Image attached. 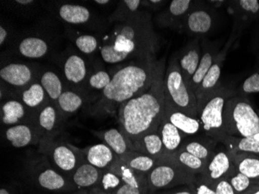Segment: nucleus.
Segmentation results:
<instances>
[{"instance_id":"nucleus-59","label":"nucleus","mask_w":259,"mask_h":194,"mask_svg":"<svg viewBox=\"0 0 259 194\" xmlns=\"http://www.w3.org/2000/svg\"></svg>"},{"instance_id":"nucleus-12","label":"nucleus","mask_w":259,"mask_h":194,"mask_svg":"<svg viewBox=\"0 0 259 194\" xmlns=\"http://www.w3.org/2000/svg\"><path fill=\"white\" fill-rule=\"evenodd\" d=\"M195 4L196 1L193 0H173L157 15L155 21L159 27L180 30L183 20Z\"/></svg>"},{"instance_id":"nucleus-5","label":"nucleus","mask_w":259,"mask_h":194,"mask_svg":"<svg viewBox=\"0 0 259 194\" xmlns=\"http://www.w3.org/2000/svg\"><path fill=\"white\" fill-rule=\"evenodd\" d=\"M227 135L248 138L259 133V116L246 96L234 95L225 103L223 113Z\"/></svg>"},{"instance_id":"nucleus-32","label":"nucleus","mask_w":259,"mask_h":194,"mask_svg":"<svg viewBox=\"0 0 259 194\" xmlns=\"http://www.w3.org/2000/svg\"><path fill=\"white\" fill-rule=\"evenodd\" d=\"M40 83L45 89L49 100L57 103L58 98L64 92L63 83L60 77L55 71H46L40 76Z\"/></svg>"},{"instance_id":"nucleus-15","label":"nucleus","mask_w":259,"mask_h":194,"mask_svg":"<svg viewBox=\"0 0 259 194\" xmlns=\"http://www.w3.org/2000/svg\"><path fill=\"white\" fill-rule=\"evenodd\" d=\"M200 45L202 49L201 59L190 83V87L194 93L199 88V85L201 84L220 52L216 45L206 39H202L200 41Z\"/></svg>"},{"instance_id":"nucleus-29","label":"nucleus","mask_w":259,"mask_h":194,"mask_svg":"<svg viewBox=\"0 0 259 194\" xmlns=\"http://www.w3.org/2000/svg\"><path fill=\"white\" fill-rule=\"evenodd\" d=\"M7 141L14 148H23L31 144L33 139V131L29 125H16L6 131Z\"/></svg>"},{"instance_id":"nucleus-54","label":"nucleus","mask_w":259,"mask_h":194,"mask_svg":"<svg viewBox=\"0 0 259 194\" xmlns=\"http://www.w3.org/2000/svg\"><path fill=\"white\" fill-rule=\"evenodd\" d=\"M94 3L98 4V5L105 6L110 4V1H109V0H96Z\"/></svg>"},{"instance_id":"nucleus-10","label":"nucleus","mask_w":259,"mask_h":194,"mask_svg":"<svg viewBox=\"0 0 259 194\" xmlns=\"http://www.w3.org/2000/svg\"><path fill=\"white\" fill-rule=\"evenodd\" d=\"M239 37L240 35H238V33H234V31L231 32V36L227 42L226 45L217 55L214 62L209 68V71L206 73L201 84L199 85V88L195 93L197 101L204 98L205 96H207L209 93L216 90L221 86L220 79H221L223 66H224L227 55L232 47L233 44Z\"/></svg>"},{"instance_id":"nucleus-8","label":"nucleus","mask_w":259,"mask_h":194,"mask_svg":"<svg viewBox=\"0 0 259 194\" xmlns=\"http://www.w3.org/2000/svg\"><path fill=\"white\" fill-rule=\"evenodd\" d=\"M218 21V10L208 5L206 1H196L194 7L183 20L179 31L199 38L213 31Z\"/></svg>"},{"instance_id":"nucleus-41","label":"nucleus","mask_w":259,"mask_h":194,"mask_svg":"<svg viewBox=\"0 0 259 194\" xmlns=\"http://www.w3.org/2000/svg\"><path fill=\"white\" fill-rule=\"evenodd\" d=\"M75 45L80 52L85 55L94 53L99 46L98 40L93 35H80L75 39Z\"/></svg>"},{"instance_id":"nucleus-50","label":"nucleus","mask_w":259,"mask_h":194,"mask_svg":"<svg viewBox=\"0 0 259 194\" xmlns=\"http://www.w3.org/2000/svg\"><path fill=\"white\" fill-rule=\"evenodd\" d=\"M8 37V31L4 26H0V45L3 46Z\"/></svg>"},{"instance_id":"nucleus-26","label":"nucleus","mask_w":259,"mask_h":194,"mask_svg":"<svg viewBox=\"0 0 259 194\" xmlns=\"http://www.w3.org/2000/svg\"><path fill=\"white\" fill-rule=\"evenodd\" d=\"M58 16L65 23L80 25L90 21L91 13L83 6L63 4L58 8Z\"/></svg>"},{"instance_id":"nucleus-30","label":"nucleus","mask_w":259,"mask_h":194,"mask_svg":"<svg viewBox=\"0 0 259 194\" xmlns=\"http://www.w3.org/2000/svg\"><path fill=\"white\" fill-rule=\"evenodd\" d=\"M121 160L134 171L143 175L149 173L158 161L155 158L135 151H130Z\"/></svg>"},{"instance_id":"nucleus-42","label":"nucleus","mask_w":259,"mask_h":194,"mask_svg":"<svg viewBox=\"0 0 259 194\" xmlns=\"http://www.w3.org/2000/svg\"><path fill=\"white\" fill-rule=\"evenodd\" d=\"M228 180L237 193H242L248 190L251 187L252 181L248 176L238 172L237 169H234V171L229 176Z\"/></svg>"},{"instance_id":"nucleus-47","label":"nucleus","mask_w":259,"mask_h":194,"mask_svg":"<svg viewBox=\"0 0 259 194\" xmlns=\"http://www.w3.org/2000/svg\"><path fill=\"white\" fill-rule=\"evenodd\" d=\"M166 4V1H161V0H148V1H142L141 2L142 7L153 10H159Z\"/></svg>"},{"instance_id":"nucleus-23","label":"nucleus","mask_w":259,"mask_h":194,"mask_svg":"<svg viewBox=\"0 0 259 194\" xmlns=\"http://www.w3.org/2000/svg\"><path fill=\"white\" fill-rule=\"evenodd\" d=\"M108 169L118 175L124 184L129 185L133 187L143 189H148L145 175L140 174L131 169L123 160L116 158V161Z\"/></svg>"},{"instance_id":"nucleus-48","label":"nucleus","mask_w":259,"mask_h":194,"mask_svg":"<svg viewBox=\"0 0 259 194\" xmlns=\"http://www.w3.org/2000/svg\"><path fill=\"white\" fill-rule=\"evenodd\" d=\"M196 194H217L216 191L213 188L205 183L201 180L196 186L194 189Z\"/></svg>"},{"instance_id":"nucleus-18","label":"nucleus","mask_w":259,"mask_h":194,"mask_svg":"<svg viewBox=\"0 0 259 194\" xmlns=\"http://www.w3.org/2000/svg\"><path fill=\"white\" fill-rule=\"evenodd\" d=\"M63 74L65 80L71 84H83L88 79V66L85 60L76 54L70 55L64 62Z\"/></svg>"},{"instance_id":"nucleus-40","label":"nucleus","mask_w":259,"mask_h":194,"mask_svg":"<svg viewBox=\"0 0 259 194\" xmlns=\"http://www.w3.org/2000/svg\"><path fill=\"white\" fill-rule=\"evenodd\" d=\"M122 184H123V182H122L120 176L110 169H107L104 173H103L101 180H100V185H101L103 192L106 193L107 192H112L113 193Z\"/></svg>"},{"instance_id":"nucleus-58","label":"nucleus","mask_w":259,"mask_h":194,"mask_svg":"<svg viewBox=\"0 0 259 194\" xmlns=\"http://www.w3.org/2000/svg\"><path fill=\"white\" fill-rule=\"evenodd\" d=\"M257 114H258V116H259V110H257Z\"/></svg>"},{"instance_id":"nucleus-36","label":"nucleus","mask_w":259,"mask_h":194,"mask_svg":"<svg viewBox=\"0 0 259 194\" xmlns=\"http://www.w3.org/2000/svg\"><path fill=\"white\" fill-rule=\"evenodd\" d=\"M141 0H123L119 3L116 10L110 15V22L115 23L126 21L141 11Z\"/></svg>"},{"instance_id":"nucleus-4","label":"nucleus","mask_w":259,"mask_h":194,"mask_svg":"<svg viewBox=\"0 0 259 194\" xmlns=\"http://www.w3.org/2000/svg\"><path fill=\"white\" fill-rule=\"evenodd\" d=\"M236 95L234 90L220 86L204 98L197 101L198 119L206 136L222 142L227 134L224 128L223 113L225 103Z\"/></svg>"},{"instance_id":"nucleus-11","label":"nucleus","mask_w":259,"mask_h":194,"mask_svg":"<svg viewBox=\"0 0 259 194\" xmlns=\"http://www.w3.org/2000/svg\"><path fill=\"white\" fill-rule=\"evenodd\" d=\"M228 8L234 17L232 31L238 35H241L254 20L259 18L257 0L228 1Z\"/></svg>"},{"instance_id":"nucleus-38","label":"nucleus","mask_w":259,"mask_h":194,"mask_svg":"<svg viewBox=\"0 0 259 194\" xmlns=\"http://www.w3.org/2000/svg\"><path fill=\"white\" fill-rule=\"evenodd\" d=\"M181 148L205 162H206L214 151V145L211 141L205 142L199 140L184 141Z\"/></svg>"},{"instance_id":"nucleus-20","label":"nucleus","mask_w":259,"mask_h":194,"mask_svg":"<svg viewBox=\"0 0 259 194\" xmlns=\"http://www.w3.org/2000/svg\"><path fill=\"white\" fill-rule=\"evenodd\" d=\"M84 152L87 162L101 170L108 169L117 158L111 148L105 143L93 145Z\"/></svg>"},{"instance_id":"nucleus-44","label":"nucleus","mask_w":259,"mask_h":194,"mask_svg":"<svg viewBox=\"0 0 259 194\" xmlns=\"http://www.w3.org/2000/svg\"><path fill=\"white\" fill-rule=\"evenodd\" d=\"M257 93H259V70L243 82L236 95L246 96Z\"/></svg>"},{"instance_id":"nucleus-2","label":"nucleus","mask_w":259,"mask_h":194,"mask_svg":"<svg viewBox=\"0 0 259 194\" xmlns=\"http://www.w3.org/2000/svg\"><path fill=\"white\" fill-rule=\"evenodd\" d=\"M164 71V62L156 58L130 61L116 70L93 107L98 114H113L125 102L148 91Z\"/></svg>"},{"instance_id":"nucleus-53","label":"nucleus","mask_w":259,"mask_h":194,"mask_svg":"<svg viewBox=\"0 0 259 194\" xmlns=\"http://www.w3.org/2000/svg\"><path fill=\"white\" fill-rule=\"evenodd\" d=\"M15 3L18 5L29 6L34 3V1H32V0H17V1H15Z\"/></svg>"},{"instance_id":"nucleus-24","label":"nucleus","mask_w":259,"mask_h":194,"mask_svg":"<svg viewBox=\"0 0 259 194\" xmlns=\"http://www.w3.org/2000/svg\"><path fill=\"white\" fill-rule=\"evenodd\" d=\"M230 154L238 172L248 176L251 180L259 179V156L245 152H230Z\"/></svg>"},{"instance_id":"nucleus-43","label":"nucleus","mask_w":259,"mask_h":194,"mask_svg":"<svg viewBox=\"0 0 259 194\" xmlns=\"http://www.w3.org/2000/svg\"><path fill=\"white\" fill-rule=\"evenodd\" d=\"M112 76L107 71L100 70L95 73L92 74L88 79V84L90 88L93 90H102L107 88L111 81Z\"/></svg>"},{"instance_id":"nucleus-19","label":"nucleus","mask_w":259,"mask_h":194,"mask_svg":"<svg viewBox=\"0 0 259 194\" xmlns=\"http://www.w3.org/2000/svg\"><path fill=\"white\" fill-rule=\"evenodd\" d=\"M162 140L163 145L167 156H171L183 146V140L186 138L183 132L167 119L164 115L158 131Z\"/></svg>"},{"instance_id":"nucleus-57","label":"nucleus","mask_w":259,"mask_h":194,"mask_svg":"<svg viewBox=\"0 0 259 194\" xmlns=\"http://www.w3.org/2000/svg\"><path fill=\"white\" fill-rule=\"evenodd\" d=\"M95 194H107V193H106V192H97V193H95Z\"/></svg>"},{"instance_id":"nucleus-45","label":"nucleus","mask_w":259,"mask_h":194,"mask_svg":"<svg viewBox=\"0 0 259 194\" xmlns=\"http://www.w3.org/2000/svg\"><path fill=\"white\" fill-rule=\"evenodd\" d=\"M217 194H237L228 179H221L215 185Z\"/></svg>"},{"instance_id":"nucleus-3","label":"nucleus","mask_w":259,"mask_h":194,"mask_svg":"<svg viewBox=\"0 0 259 194\" xmlns=\"http://www.w3.org/2000/svg\"><path fill=\"white\" fill-rule=\"evenodd\" d=\"M164 72L143 94L125 102L119 107L120 131L133 151L134 144L142 137L158 132L164 115Z\"/></svg>"},{"instance_id":"nucleus-34","label":"nucleus","mask_w":259,"mask_h":194,"mask_svg":"<svg viewBox=\"0 0 259 194\" xmlns=\"http://www.w3.org/2000/svg\"><path fill=\"white\" fill-rule=\"evenodd\" d=\"M46 96V92L42 85L38 82H33L22 92V103L27 107L35 109L44 104Z\"/></svg>"},{"instance_id":"nucleus-7","label":"nucleus","mask_w":259,"mask_h":194,"mask_svg":"<svg viewBox=\"0 0 259 194\" xmlns=\"http://www.w3.org/2000/svg\"><path fill=\"white\" fill-rule=\"evenodd\" d=\"M148 189L159 190L183 184L196 183V175L187 171L168 156L158 160L149 173L145 175Z\"/></svg>"},{"instance_id":"nucleus-16","label":"nucleus","mask_w":259,"mask_h":194,"mask_svg":"<svg viewBox=\"0 0 259 194\" xmlns=\"http://www.w3.org/2000/svg\"><path fill=\"white\" fill-rule=\"evenodd\" d=\"M164 117L185 135H194L201 129L198 118H192L176 110L164 100Z\"/></svg>"},{"instance_id":"nucleus-46","label":"nucleus","mask_w":259,"mask_h":194,"mask_svg":"<svg viewBox=\"0 0 259 194\" xmlns=\"http://www.w3.org/2000/svg\"><path fill=\"white\" fill-rule=\"evenodd\" d=\"M145 191L143 189L123 183L113 194H145Z\"/></svg>"},{"instance_id":"nucleus-1","label":"nucleus","mask_w":259,"mask_h":194,"mask_svg":"<svg viewBox=\"0 0 259 194\" xmlns=\"http://www.w3.org/2000/svg\"><path fill=\"white\" fill-rule=\"evenodd\" d=\"M159 40L149 13L141 10L121 23H115L100 48L102 58L107 64L156 58Z\"/></svg>"},{"instance_id":"nucleus-35","label":"nucleus","mask_w":259,"mask_h":194,"mask_svg":"<svg viewBox=\"0 0 259 194\" xmlns=\"http://www.w3.org/2000/svg\"><path fill=\"white\" fill-rule=\"evenodd\" d=\"M37 183L49 190H59L66 186V180L62 174L52 168H46L37 175Z\"/></svg>"},{"instance_id":"nucleus-13","label":"nucleus","mask_w":259,"mask_h":194,"mask_svg":"<svg viewBox=\"0 0 259 194\" xmlns=\"http://www.w3.org/2000/svg\"><path fill=\"white\" fill-rule=\"evenodd\" d=\"M200 40L196 37L189 42L176 56L180 71L186 83L190 85L201 59Z\"/></svg>"},{"instance_id":"nucleus-28","label":"nucleus","mask_w":259,"mask_h":194,"mask_svg":"<svg viewBox=\"0 0 259 194\" xmlns=\"http://www.w3.org/2000/svg\"><path fill=\"white\" fill-rule=\"evenodd\" d=\"M221 143L230 152L251 153L259 156V144L253 137L239 138L227 135Z\"/></svg>"},{"instance_id":"nucleus-51","label":"nucleus","mask_w":259,"mask_h":194,"mask_svg":"<svg viewBox=\"0 0 259 194\" xmlns=\"http://www.w3.org/2000/svg\"><path fill=\"white\" fill-rule=\"evenodd\" d=\"M165 194H196V192H195L194 189H189V188H186V189L173 191V192H168V193Z\"/></svg>"},{"instance_id":"nucleus-52","label":"nucleus","mask_w":259,"mask_h":194,"mask_svg":"<svg viewBox=\"0 0 259 194\" xmlns=\"http://www.w3.org/2000/svg\"><path fill=\"white\" fill-rule=\"evenodd\" d=\"M244 194H259V185L251 186Z\"/></svg>"},{"instance_id":"nucleus-27","label":"nucleus","mask_w":259,"mask_h":194,"mask_svg":"<svg viewBox=\"0 0 259 194\" xmlns=\"http://www.w3.org/2000/svg\"><path fill=\"white\" fill-rule=\"evenodd\" d=\"M18 53L24 58H40L49 52V45L44 39L37 37H27L22 39L17 46Z\"/></svg>"},{"instance_id":"nucleus-55","label":"nucleus","mask_w":259,"mask_h":194,"mask_svg":"<svg viewBox=\"0 0 259 194\" xmlns=\"http://www.w3.org/2000/svg\"><path fill=\"white\" fill-rule=\"evenodd\" d=\"M252 137L255 140L256 142L259 144V133H257V134H256V135H254V136Z\"/></svg>"},{"instance_id":"nucleus-39","label":"nucleus","mask_w":259,"mask_h":194,"mask_svg":"<svg viewBox=\"0 0 259 194\" xmlns=\"http://www.w3.org/2000/svg\"><path fill=\"white\" fill-rule=\"evenodd\" d=\"M56 106L52 104H48L40 110L38 116V124L40 128L44 131H53L58 121V112Z\"/></svg>"},{"instance_id":"nucleus-21","label":"nucleus","mask_w":259,"mask_h":194,"mask_svg":"<svg viewBox=\"0 0 259 194\" xmlns=\"http://www.w3.org/2000/svg\"><path fill=\"white\" fill-rule=\"evenodd\" d=\"M103 170L88 162L80 163L72 173V183L78 188H89L100 183Z\"/></svg>"},{"instance_id":"nucleus-6","label":"nucleus","mask_w":259,"mask_h":194,"mask_svg":"<svg viewBox=\"0 0 259 194\" xmlns=\"http://www.w3.org/2000/svg\"><path fill=\"white\" fill-rule=\"evenodd\" d=\"M164 100L176 110L198 118L197 100L180 71L176 56L170 61L164 75Z\"/></svg>"},{"instance_id":"nucleus-31","label":"nucleus","mask_w":259,"mask_h":194,"mask_svg":"<svg viewBox=\"0 0 259 194\" xmlns=\"http://www.w3.org/2000/svg\"><path fill=\"white\" fill-rule=\"evenodd\" d=\"M167 156L186 170L195 175L201 174L206 164V162L185 151L182 148L174 154Z\"/></svg>"},{"instance_id":"nucleus-49","label":"nucleus","mask_w":259,"mask_h":194,"mask_svg":"<svg viewBox=\"0 0 259 194\" xmlns=\"http://www.w3.org/2000/svg\"><path fill=\"white\" fill-rule=\"evenodd\" d=\"M206 3H207L208 5L213 7L216 10L223 7H228V1H206Z\"/></svg>"},{"instance_id":"nucleus-56","label":"nucleus","mask_w":259,"mask_h":194,"mask_svg":"<svg viewBox=\"0 0 259 194\" xmlns=\"http://www.w3.org/2000/svg\"><path fill=\"white\" fill-rule=\"evenodd\" d=\"M0 194H10V192H8V190L6 189H0Z\"/></svg>"},{"instance_id":"nucleus-33","label":"nucleus","mask_w":259,"mask_h":194,"mask_svg":"<svg viewBox=\"0 0 259 194\" xmlns=\"http://www.w3.org/2000/svg\"><path fill=\"white\" fill-rule=\"evenodd\" d=\"M26 114L25 105L18 100H8L2 106V122L4 125H16Z\"/></svg>"},{"instance_id":"nucleus-9","label":"nucleus","mask_w":259,"mask_h":194,"mask_svg":"<svg viewBox=\"0 0 259 194\" xmlns=\"http://www.w3.org/2000/svg\"><path fill=\"white\" fill-rule=\"evenodd\" d=\"M236 169L233 163L231 154L226 149L213 151L206 160L201 180L214 189L215 185L221 179H228Z\"/></svg>"},{"instance_id":"nucleus-14","label":"nucleus","mask_w":259,"mask_h":194,"mask_svg":"<svg viewBox=\"0 0 259 194\" xmlns=\"http://www.w3.org/2000/svg\"><path fill=\"white\" fill-rule=\"evenodd\" d=\"M2 83L15 89L28 87L33 81V71L31 67L23 63H10L0 70Z\"/></svg>"},{"instance_id":"nucleus-17","label":"nucleus","mask_w":259,"mask_h":194,"mask_svg":"<svg viewBox=\"0 0 259 194\" xmlns=\"http://www.w3.org/2000/svg\"><path fill=\"white\" fill-rule=\"evenodd\" d=\"M51 159L57 169L64 173H74L80 160L71 147L63 144H55L51 148Z\"/></svg>"},{"instance_id":"nucleus-37","label":"nucleus","mask_w":259,"mask_h":194,"mask_svg":"<svg viewBox=\"0 0 259 194\" xmlns=\"http://www.w3.org/2000/svg\"><path fill=\"white\" fill-rule=\"evenodd\" d=\"M83 103V98L79 93L74 90H64L56 104L62 113L72 114L79 110Z\"/></svg>"},{"instance_id":"nucleus-22","label":"nucleus","mask_w":259,"mask_h":194,"mask_svg":"<svg viewBox=\"0 0 259 194\" xmlns=\"http://www.w3.org/2000/svg\"><path fill=\"white\" fill-rule=\"evenodd\" d=\"M133 151L160 160L166 156L162 140L158 132L151 133L140 138L133 146Z\"/></svg>"},{"instance_id":"nucleus-25","label":"nucleus","mask_w":259,"mask_h":194,"mask_svg":"<svg viewBox=\"0 0 259 194\" xmlns=\"http://www.w3.org/2000/svg\"><path fill=\"white\" fill-rule=\"evenodd\" d=\"M98 135L104 141L105 144L111 148L116 157L120 160L123 159L130 151H132L129 142L123 133L116 128L103 131Z\"/></svg>"}]
</instances>
